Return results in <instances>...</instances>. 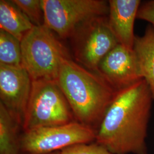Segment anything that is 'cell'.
I'll use <instances>...</instances> for the list:
<instances>
[{"label":"cell","mask_w":154,"mask_h":154,"mask_svg":"<svg viewBox=\"0 0 154 154\" xmlns=\"http://www.w3.org/2000/svg\"><path fill=\"white\" fill-rule=\"evenodd\" d=\"M153 100L144 79L116 91L95 142L112 154H149L147 138Z\"/></svg>","instance_id":"obj_1"},{"label":"cell","mask_w":154,"mask_h":154,"mask_svg":"<svg viewBox=\"0 0 154 154\" xmlns=\"http://www.w3.org/2000/svg\"><path fill=\"white\" fill-rule=\"evenodd\" d=\"M76 121L97 131L116 91L96 72L70 57L65 59L55 79Z\"/></svg>","instance_id":"obj_2"},{"label":"cell","mask_w":154,"mask_h":154,"mask_svg":"<svg viewBox=\"0 0 154 154\" xmlns=\"http://www.w3.org/2000/svg\"><path fill=\"white\" fill-rule=\"evenodd\" d=\"M22 66L32 81L55 80L63 61L70 57L53 31L34 26L21 41Z\"/></svg>","instance_id":"obj_3"},{"label":"cell","mask_w":154,"mask_h":154,"mask_svg":"<svg viewBox=\"0 0 154 154\" xmlns=\"http://www.w3.org/2000/svg\"><path fill=\"white\" fill-rule=\"evenodd\" d=\"M76 121L65 95L55 80L32 81L23 119V131Z\"/></svg>","instance_id":"obj_4"},{"label":"cell","mask_w":154,"mask_h":154,"mask_svg":"<svg viewBox=\"0 0 154 154\" xmlns=\"http://www.w3.org/2000/svg\"><path fill=\"white\" fill-rule=\"evenodd\" d=\"M44 25L61 38L72 37L84 23L109 13V1L42 0Z\"/></svg>","instance_id":"obj_5"},{"label":"cell","mask_w":154,"mask_h":154,"mask_svg":"<svg viewBox=\"0 0 154 154\" xmlns=\"http://www.w3.org/2000/svg\"><path fill=\"white\" fill-rule=\"evenodd\" d=\"M97 131L77 121L57 126L23 131L21 150L25 154H45L61 151L72 146L95 142Z\"/></svg>","instance_id":"obj_6"},{"label":"cell","mask_w":154,"mask_h":154,"mask_svg":"<svg viewBox=\"0 0 154 154\" xmlns=\"http://www.w3.org/2000/svg\"><path fill=\"white\" fill-rule=\"evenodd\" d=\"M72 37L78 63L92 72H96L100 62L119 44L109 26L108 16L90 20Z\"/></svg>","instance_id":"obj_7"},{"label":"cell","mask_w":154,"mask_h":154,"mask_svg":"<svg viewBox=\"0 0 154 154\" xmlns=\"http://www.w3.org/2000/svg\"><path fill=\"white\" fill-rule=\"evenodd\" d=\"M32 80L22 67L0 63V99L22 127L32 90Z\"/></svg>","instance_id":"obj_8"},{"label":"cell","mask_w":154,"mask_h":154,"mask_svg":"<svg viewBox=\"0 0 154 154\" xmlns=\"http://www.w3.org/2000/svg\"><path fill=\"white\" fill-rule=\"evenodd\" d=\"M96 72L116 91L144 79L133 49L121 44L102 60Z\"/></svg>","instance_id":"obj_9"},{"label":"cell","mask_w":154,"mask_h":154,"mask_svg":"<svg viewBox=\"0 0 154 154\" xmlns=\"http://www.w3.org/2000/svg\"><path fill=\"white\" fill-rule=\"evenodd\" d=\"M142 2L140 0H110L108 22L119 44L133 49L136 36L134 23Z\"/></svg>","instance_id":"obj_10"},{"label":"cell","mask_w":154,"mask_h":154,"mask_svg":"<svg viewBox=\"0 0 154 154\" xmlns=\"http://www.w3.org/2000/svg\"><path fill=\"white\" fill-rule=\"evenodd\" d=\"M133 51L135 54L139 70L147 83L154 100V28L151 25L142 36H136Z\"/></svg>","instance_id":"obj_11"},{"label":"cell","mask_w":154,"mask_h":154,"mask_svg":"<svg viewBox=\"0 0 154 154\" xmlns=\"http://www.w3.org/2000/svg\"><path fill=\"white\" fill-rule=\"evenodd\" d=\"M34 26L12 1H0V28L21 41Z\"/></svg>","instance_id":"obj_12"},{"label":"cell","mask_w":154,"mask_h":154,"mask_svg":"<svg viewBox=\"0 0 154 154\" xmlns=\"http://www.w3.org/2000/svg\"><path fill=\"white\" fill-rule=\"evenodd\" d=\"M22 127L0 103V154H20Z\"/></svg>","instance_id":"obj_13"},{"label":"cell","mask_w":154,"mask_h":154,"mask_svg":"<svg viewBox=\"0 0 154 154\" xmlns=\"http://www.w3.org/2000/svg\"><path fill=\"white\" fill-rule=\"evenodd\" d=\"M0 63L22 66L21 41L2 29H0Z\"/></svg>","instance_id":"obj_14"},{"label":"cell","mask_w":154,"mask_h":154,"mask_svg":"<svg viewBox=\"0 0 154 154\" xmlns=\"http://www.w3.org/2000/svg\"><path fill=\"white\" fill-rule=\"evenodd\" d=\"M34 26L44 25V11L42 0H11Z\"/></svg>","instance_id":"obj_15"},{"label":"cell","mask_w":154,"mask_h":154,"mask_svg":"<svg viewBox=\"0 0 154 154\" xmlns=\"http://www.w3.org/2000/svg\"><path fill=\"white\" fill-rule=\"evenodd\" d=\"M61 154H112L108 149L99 143L78 144L61 151Z\"/></svg>","instance_id":"obj_16"},{"label":"cell","mask_w":154,"mask_h":154,"mask_svg":"<svg viewBox=\"0 0 154 154\" xmlns=\"http://www.w3.org/2000/svg\"><path fill=\"white\" fill-rule=\"evenodd\" d=\"M137 18L149 22L154 28V0L147 1L141 4Z\"/></svg>","instance_id":"obj_17"},{"label":"cell","mask_w":154,"mask_h":154,"mask_svg":"<svg viewBox=\"0 0 154 154\" xmlns=\"http://www.w3.org/2000/svg\"><path fill=\"white\" fill-rule=\"evenodd\" d=\"M61 154V151H55V152H50V153H48V154Z\"/></svg>","instance_id":"obj_18"}]
</instances>
